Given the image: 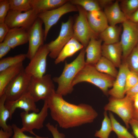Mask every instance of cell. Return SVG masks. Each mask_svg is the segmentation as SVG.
Returning <instances> with one entry per match:
<instances>
[{"instance_id":"1","label":"cell","mask_w":138,"mask_h":138,"mask_svg":"<svg viewBox=\"0 0 138 138\" xmlns=\"http://www.w3.org/2000/svg\"><path fill=\"white\" fill-rule=\"evenodd\" d=\"M45 100L52 118L63 129L92 123L98 115L91 106L84 103L76 105L70 103L55 91Z\"/></svg>"},{"instance_id":"2","label":"cell","mask_w":138,"mask_h":138,"mask_svg":"<svg viewBox=\"0 0 138 138\" xmlns=\"http://www.w3.org/2000/svg\"><path fill=\"white\" fill-rule=\"evenodd\" d=\"M85 53V48H84L72 62L69 63L65 62L63 72L60 76L53 78V81L58 84L55 90L56 93L63 96L71 93L73 91V81L86 65Z\"/></svg>"},{"instance_id":"3","label":"cell","mask_w":138,"mask_h":138,"mask_svg":"<svg viewBox=\"0 0 138 138\" xmlns=\"http://www.w3.org/2000/svg\"><path fill=\"white\" fill-rule=\"evenodd\" d=\"M115 78L98 71L93 65L86 64L78 73L72 83L73 87L82 82L91 83L99 88L105 95L112 87Z\"/></svg>"},{"instance_id":"4","label":"cell","mask_w":138,"mask_h":138,"mask_svg":"<svg viewBox=\"0 0 138 138\" xmlns=\"http://www.w3.org/2000/svg\"><path fill=\"white\" fill-rule=\"evenodd\" d=\"M55 91L51 76L47 74L41 77H31L27 92L36 102L47 99Z\"/></svg>"},{"instance_id":"5","label":"cell","mask_w":138,"mask_h":138,"mask_svg":"<svg viewBox=\"0 0 138 138\" xmlns=\"http://www.w3.org/2000/svg\"><path fill=\"white\" fill-rule=\"evenodd\" d=\"M104 109L116 114L123 121L126 128L128 129L130 128L129 122L133 118L134 111L133 100L131 98L126 96L120 99L111 97Z\"/></svg>"},{"instance_id":"6","label":"cell","mask_w":138,"mask_h":138,"mask_svg":"<svg viewBox=\"0 0 138 138\" xmlns=\"http://www.w3.org/2000/svg\"><path fill=\"white\" fill-rule=\"evenodd\" d=\"M76 6L78 14L73 25V37L85 48L91 39L97 38L99 35L95 33L89 26L87 17V12L80 6Z\"/></svg>"},{"instance_id":"7","label":"cell","mask_w":138,"mask_h":138,"mask_svg":"<svg viewBox=\"0 0 138 138\" xmlns=\"http://www.w3.org/2000/svg\"><path fill=\"white\" fill-rule=\"evenodd\" d=\"M123 31L120 41L125 60L137 46L138 41V23L128 19L122 23Z\"/></svg>"},{"instance_id":"8","label":"cell","mask_w":138,"mask_h":138,"mask_svg":"<svg viewBox=\"0 0 138 138\" xmlns=\"http://www.w3.org/2000/svg\"><path fill=\"white\" fill-rule=\"evenodd\" d=\"M73 19L70 17L66 22H62L59 34L57 38L47 44L50 51L49 56L55 59L65 44L73 37Z\"/></svg>"},{"instance_id":"9","label":"cell","mask_w":138,"mask_h":138,"mask_svg":"<svg viewBox=\"0 0 138 138\" xmlns=\"http://www.w3.org/2000/svg\"><path fill=\"white\" fill-rule=\"evenodd\" d=\"M48 109L47 100H45L42 108L38 113L21 112L20 116L22 125L21 130L23 132H28L37 136L33 130L34 129L39 130L43 127V123L48 116Z\"/></svg>"},{"instance_id":"10","label":"cell","mask_w":138,"mask_h":138,"mask_svg":"<svg viewBox=\"0 0 138 138\" xmlns=\"http://www.w3.org/2000/svg\"><path fill=\"white\" fill-rule=\"evenodd\" d=\"M39 13L34 9L24 12L10 10L4 22L10 29L21 27L28 31L38 18Z\"/></svg>"},{"instance_id":"11","label":"cell","mask_w":138,"mask_h":138,"mask_svg":"<svg viewBox=\"0 0 138 138\" xmlns=\"http://www.w3.org/2000/svg\"><path fill=\"white\" fill-rule=\"evenodd\" d=\"M78 11L76 6L71 3L69 0L64 5L56 9L39 13L38 17L42 21L44 25V41L46 40L50 29L57 22L62 16L70 12Z\"/></svg>"},{"instance_id":"12","label":"cell","mask_w":138,"mask_h":138,"mask_svg":"<svg viewBox=\"0 0 138 138\" xmlns=\"http://www.w3.org/2000/svg\"><path fill=\"white\" fill-rule=\"evenodd\" d=\"M24 68L6 87L4 94L6 101L15 100L27 92L31 77Z\"/></svg>"},{"instance_id":"13","label":"cell","mask_w":138,"mask_h":138,"mask_svg":"<svg viewBox=\"0 0 138 138\" xmlns=\"http://www.w3.org/2000/svg\"><path fill=\"white\" fill-rule=\"evenodd\" d=\"M50 51L47 44H44L38 50L24 70L31 77H41L45 75L47 59Z\"/></svg>"},{"instance_id":"14","label":"cell","mask_w":138,"mask_h":138,"mask_svg":"<svg viewBox=\"0 0 138 138\" xmlns=\"http://www.w3.org/2000/svg\"><path fill=\"white\" fill-rule=\"evenodd\" d=\"M42 21L38 17L28 31L29 47L26 54L30 60L34 56L39 48L44 44V31Z\"/></svg>"},{"instance_id":"15","label":"cell","mask_w":138,"mask_h":138,"mask_svg":"<svg viewBox=\"0 0 138 138\" xmlns=\"http://www.w3.org/2000/svg\"><path fill=\"white\" fill-rule=\"evenodd\" d=\"M130 71L127 63L124 61L119 68L117 75L111 88L109 90L108 95L112 97L119 99L123 98L125 96L126 79Z\"/></svg>"},{"instance_id":"16","label":"cell","mask_w":138,"mask_h":138,"mask_svg":"<svg viewBox=\"0 0 138 138\" xmlns=\"http://www.w3.org/2000/svg\"><path fill=\"white\" fill-rule=\"evenodd\" d=\"M34 100L28 92L24 94L18 99L13 101H6L5 105L9 110L11 119L13 114L17 108L22 109L24 111L38 113L39 110L37 107Z\"/></svg>"},{"instance_id":"17","label":"cell","mask_w":138,"mask_h":138,"mask_svg":"<svg viewBox=\"0 0 138 138\" xmlns=\"http://www.w3.org/2000/svg\"><path fill=\"white\" fill-rule=\"evenodd\" d=\"M102 56L111 61L116 67L119 68L122 62V49L119 41L117 43L102 45Z\"/></svg>"},{"instance_id":"18","label":"cell","mask_w":138,"mask_h":138,"mask_svg":"<svg viewBox=\"0 0 138 138\" xmlns=\"http://www.w3.org/2000/svg\"><path fill=\"white\" fill-rule=\"evenodd\" d=\"M3 41L12 49L25 44L28 42V31L21 27L10 28Z\"/></svg>"},{"instance_id":"19","label":"cell","mask_w":138,"mask_h":138,"mask_svg":"<svg viewBox=\"0 0 138 138\" xmlns=\"http://www.w3.org/2000/svg\"><path fill=\"white\" fill-rule=\"evenodd\" d=\"M87 17L90 28L99 35L109 26L106 16L101 10L87 12Z\"/></svg>"},{"instance_id":"20","label":"cell","mask_w":138,"mask_h":138,"mask_svg":"<svg viewBox=\"0 0 138 138\" xmlns=\"http://www.w3.org/2000/svg\"><path fill=\"white\" fill-rule=\"evenodd\" d=\"M101 39L92 38L85 48L86 64L94 65L102 56V42Z\"/></svg>"},{"instance_id":"21","label":"cell","mask_w":138,"mask_h":138,"mask_svg":"<svg viewBox=\"0 0 138 138\" xmlns=\"http://www.w3.org/2000/svg\"><path fill=\"white\" fill-rule=\"evenodd\" d=\"M110 25L115 26L124 22L128 19L116 1L105 8L103 11Z\"/></svg>"},{"instance_id":"22","label":"cell","mask_w":138,"mask_h":138,"mask_svg":"<svg viewBox=\"0 0 138 138\" xmlns=\"http://www.w3.org/2000/svg\"><path fill=\"white\" fill-rule=\"evenodd\" d=\"M24 69L22 63L0 72V96L4 94L7 86Z\"/></svg>"},{"instance_id":"23","label":"cell","mask_w":138,"mask_h":138,"mask_svg":"<svg viewBox=\"0 0 138 138\" xmlns=\"http://www.w3.org/2000/svg\"><path fill=\"white\" fill-rule=\"evenodd\" d=\"M84 48L83 45L73 37L64 46L55 59V64H57L63 62L66 58L72 56Z\"/></svg>"},{"instance_id":"24","label":"cell","mask_w":138,"mask_h":138,"mask_svg":"<svg viewBox=\"0 0 138 138\" xmlns=\"http://www.w3.org/2000/svg\"><path fill=\"white\" fill-rule=\"evenodd\" d=\"M67 0H31L33 9L39 13L58 8L68 2Z\"/></svg>"},{"instance_id":"25","label":"cell","mask_w":138,"mask_h":138,"mask_svg":"<svg viewBox=\"0 0 138 138\" xmlns=\"http://www.w3.org/2000/svg\"><path fill=\"white\" fill-rule=\"evenodd\" d=\"M121 29L115 26H109L99 36L104 43L107 44H112L120 41Z\"/></svg>"},{"instance_id":"26","label":"cell","mask_w":138,"mask_h":138,"mask_svg":"<svg viewBox=\"0 0 138 138\" xmlns=\"http://www.w3.org/2000/svg\"><path fill=\"white\" fill-rule=\"evenodd\" d=\"M94 66L99 71L115 78L118 74V71L114 65L111 61L102 56Z\"/></svg>"},{"instance_id":"27","label":"cell","mask_w":138,"mask_h":138,"mask_svg":"<svg viewBox=\"0 0 138 138\" xmlns=\"http://www.w3.org/2000/svg\"><path fill=\"white\" fill-rule=\"evenodd\" d=\"M6 101V96L4 94L0 96V127L5 131H13L12 125L6 123L8 119H10V116L9 110L5 105Z\"/></svg>"},{"instance_id":"28","label":"cell","mask_w":138,"mask_h":138,"mask_svg":"<svg viewBox=\"0 0 138 138\" xmlns=\"http://www.w3.org/2000/svg\"><path fill=\"white\" fill-rule=\"evenodd\" d=\"M109 117L111 122L112 131L115 133L118 138H136L128 131L126 128L118 121L110 112H109Z\"/></svg>"},{"instance_id":"29","label":"cell","mask_w":138,"mask_h":138,"mask_svg":"<svg viewBox=\"0 0 138 138\" xmlns=\"http://www.w3.org/2000/svg\"><path fill=\"white\" fill-rule=\"evenodd\" d=\"M27 58L26 54H20L13 56H9L1 59L0 72L16 65L23 62Z\"/></svg>"},{"instance_id":"30","label":"cell","mask_w":138,"mask_h":138,"mask_svg":"<svg viewBox=\"0 0 138 138\" xmlns=\"http://www.w3.org/2000/svg\"><path fill=\"white\" fill-rule=\"evenodd\" d=\"M104 118L102 122L100 129L96 131L95 136L99 138H109V135L112 131L111 121L108 116L107 111L103 113Z\"/></svg>"},{"instance_id":"31","label":"cell","mask_w":138,"mask_h":138,"mask_svg":"<svg viewBox=\"0 0 138 138\" xmlns=\"http://www.w3.org/2000/svg\"><path fill=\"white\" fill-rule=\"evenodd\" d=\"M69 2L74 5L80 6L87 12L100 10L101 9L98 0H71Z\"/></svg>"},{"instance_id":"32","label":"cell","mask_w":138,"mask_h":138,"mask_svg":"<svg viewBox=\"0 0 138 138\" xmlns=\"http://www.w3.org/2000/svg\"><path fill=\"white\" fill-rule=\"evenodd\" d=\"M9 1L10 10L25 12L33 9L31 0H9Z\"/></svg>"},{"instance_id":"33","label":"cell","mask_w":138,"mask_h":138,"mask_svg":"<svg viewBox=\"0 0 138 138\" xmlns=\"http://www.w3.org/2000/svg\"><path fill=\"white\" fill-rule=\"evenodd\" d=\"M121 2V8L127 18L138 9V0H124Z\"/></svg>"},{"instance_id":"34","label":"cell","mask_w":138,"mask_h":138,"mask_svg":"<svg viewBox=\"0 0 138 138\" xmlns=\"http://www.w3.org/2000/svg\"><path fill=\"white\" fill-rule=\"evenodd\" d=\"M130 70L138 74V48L136 46L126 59Z\"/></svg>"},{"instance_id":"35","label":"cell","mask_w":138,"mask_h":138,"mask_svg":"<svg viewBox=\"0 0 138 138\" xmlns=\"http://www.w3.org/2000/svg\"><path fill=\"white\" fill-rule=\"evenodd\" d=\"M138 82V74L130 70L127 74L126 81L125 91L126 93Z\"/></svg>"},{"instance_id":"36","label":"cell","mask_w":138,"mask_h":138,"mask_svg":"<svg viewBox=\"0 0 138 138\" xmlns=\"http://www.w3.org/2000/svg\"><path fill=\"white\" fill-rule=\"evenodd\" d=\"M10 10L9 0H0V23L4 22L5 19Z\"/></svg>"},{"instance_id":"37","label":"cell","mask_w":138,"mask_h":138,"mask_svg":"<svg viewBox=\"0 0 138 138\" xmlns=\"http://www.w3.org/2000/svg\"><path fill=\"white\" fill-rule=\"evenodd\" d=\"M14 135L12 138H49L48 137H43L38 135L35 137L28 136L25 134L24 132L20 128L15 124H13L12 125Z\"/></svg>"},{"instance_id":"38","label":"cell","mask_w":138,"mask_h":138,"mask_svg":"<svg viewBox=\"0 0 138 138\" xmlns=\"http://www.w3.org/2000/svg\"><path fill=\"white\" fill-rule=\"evenodd\" d=\"M48 129L52 134L53 138H65V135L63 133L59 132L57 128V125L54 126L50 123L45 125Z\"/></svg>"},{"instance_id":"39","label":"cell","mask_w":138,"mask_h":138,"mask_svg":"<svg viewBox=\"0 0 138 138\" xmlns=\"http://www.w3.org/2000/svg\"><path fill=\"white\" fill-rule=\"evenodd\" d=\"M9 29L4 22L0 23V43L3 41Z\"/></svg>"},{"instance_id":"40","label":"cell","mask_w":138,"mask_h":138,"mask_svg":"<svg viewBox=\"0 0 138 138\" xmlns=\"http://www.w3.org/2000/svg\"><path fill=\"white\" fill-rule=\"evenodd\" d=\"M11 49V48L4 42L0 43V59L6 55Z\"/></svg>"},{"instance_id":"41","label":"cell","mask_w":138,"mask_h":138,"mask_svg":"<svg viewBox=\"0 0 138 138\" xmlns=\"http://www.w3.org/2000/svg\"><path fill=\"white\" fill-rule=\"evenodd\" d=\"M129 125L132 128L134 137L138 138V120L132 119L130 121Z\"/></svg>"},{"instance_id":"42","label":"cell","mask_w":138,"mask_h":138,"mask_svg":"<svg viewBox=\"0 0 138 138\" xmlns=\"http://www.w3.org/2000/svg\"><path fill=\"white\" fill-rule=\"evenodd\" d=\"M138 94V82L125 93L126 96L131 98L133 100L134 97Z\"/></svg>"},{"instance_id":"43","label":"cell","mask_w":138,"mask_h":138,"mask_svg":"<svg viewBox=\"0 0 138 138\" xmlns=\"http://www.w3.org/2000/svg\"><path fill=\"white\" fill-rule=\"evenodd\" d=\"M128 19L134 23H138V9L129 16Z\"/></svg>"},{"instance_id":"44","label":"cell","mask_w":138,"mask_h":138,"mask_svg":"<svg viewBox=\"0 0 138 138\" xmlns=\"http://www.w3.org/2000/svg\"><path fill=\"white\" fill-rule=\"evenodd\" d=\"M13 132V131L9 132L5 131L1 128L0 130V138H10Z\"/></svg>"},{"instance_id":"45","label":"cell","mask_w":138,"mask_h":138,"mask_svg":"<svg viewBox=\"0 0 138 138\" xmlns=\"http://www.w3.org/2000/svg\"><path fill=\"white\" fill-rule=\"evenodd\" d=\"M98 1L101 8H105L112 4L113 1L112 0H99Z\"/></svg>"},{"instance_id":"46","label":"cell","mask_w":138,"mask_h":138,"mask_svg":"<svg viewBox=\"0 0 138 138\" xmlns=\"http://www.w3.org/2000/svg\"><path fill=\"white\" fill-rule=\"evenodd\" d=\"M133 100L134 111H138V98L134 97Z\"/></svg>"},{"instance_id":"47","label":"cell","mask_w":138,"mask_h":138,"mask_svg":"<svg viewBox=\"0 0 138 138\" xmlns=\"http://www.w3.org/2000/svg\"><path fill=\"white\" fill-rule=\"evenodd\" d=\"M133 119L138 120V111H134Z\"/></svg>"},{"instance_id":"48","label":"cell","mask_w":138,"mask_h":138,"mask_svg":"<svg viewBox=\"0 0 138 138\" xmlns=\"http://www.w3.org/2000/svg\"><path fill=\"white\" fill-rule=\"evenodd\" d=\"M134 97H136V98H138V94H137L134 97Z\"/></svg>"},{"instance_id":"49","label":"cell","mask_w":138,"mask_h":138,"mask_svg":"<svg viewBox=\"0 0 138 138\" xmlns=\"http://www.w3.org/2000/svg\"><path fill=\"white\" fill-rule=\"evenodd\" d=\"M137 47L138 48V42H137Z\"/></svg>"}]
</instances>
